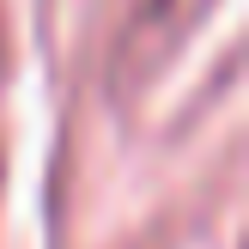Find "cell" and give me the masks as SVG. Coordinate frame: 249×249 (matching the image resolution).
Listing matches in <instances>:
<instances>
[{
    "label": "cell",
    "instance_id": "6da1fadb",
    "mask_svg": "<svg viewBox=\"0 0 249 249\" xmlns=\"http://www.w3.org/2000/svg\"><path fill=\"white\" fill-rule=\"evenodd\" d=\"M12 61V18H6V0H0V67Z\"/></svg>",
    "mask_w": 249,
    "mask_h": 249
}]
</instances>
